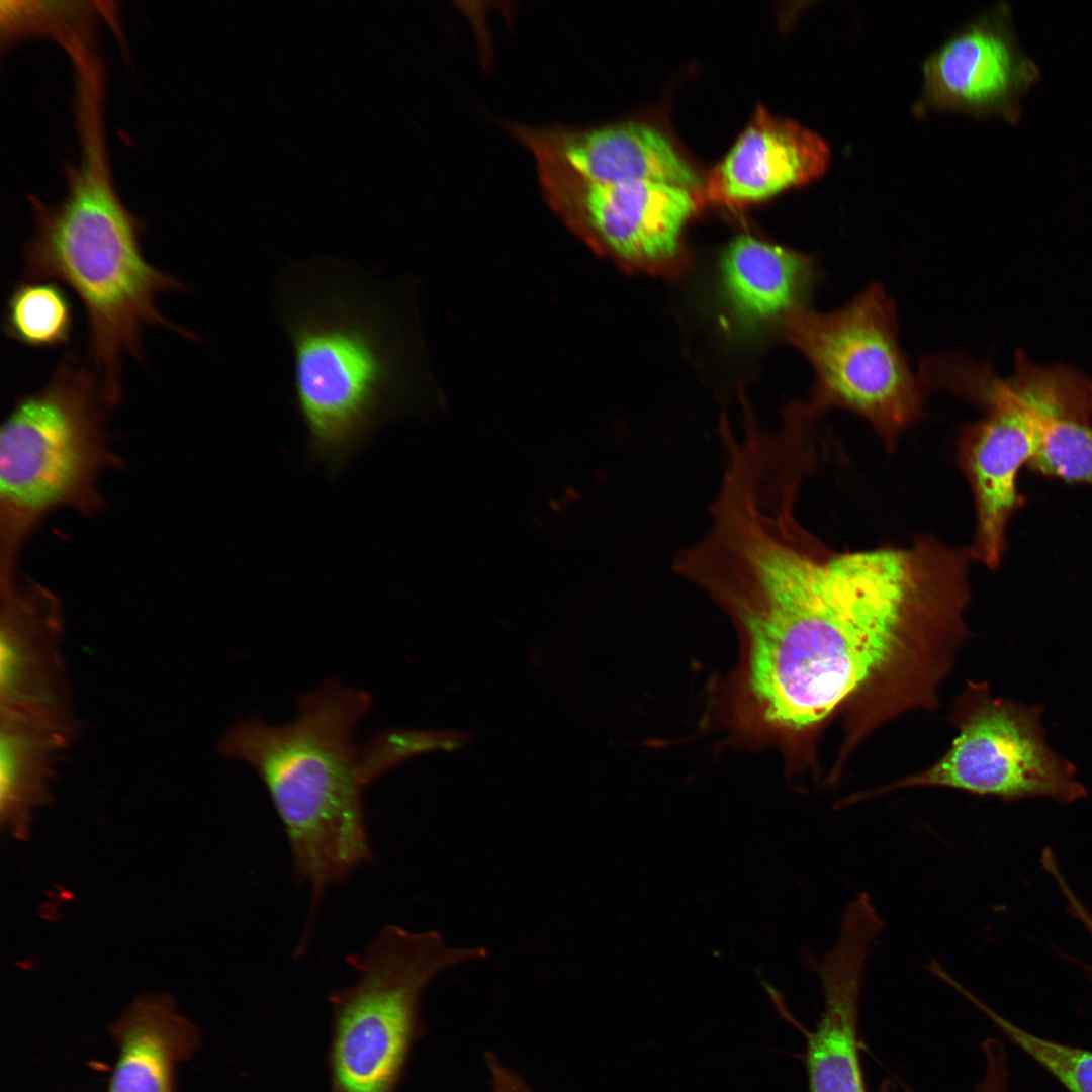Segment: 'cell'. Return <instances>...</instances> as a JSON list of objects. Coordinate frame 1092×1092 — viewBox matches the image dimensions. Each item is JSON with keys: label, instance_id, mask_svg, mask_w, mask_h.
I'll list each match as a JSON object with an SVG mask.
<instances>
[{"label": "cell", "instance_id": "44dd1931", "mask_svg": "<svg viewBox=\"0 0 1092 1092\" xmlns=\"http://www.w3.org/2000/svg\"><path fill=\"white\" fill-rule=\"evenodd\" d=\"M963 995L1017 1046L1041 1065L1070 1092H1092V1051L1073 1048L1036 1036L988 1007L974 994Z\"/></svg>", "mask_w": 1092, "mask_h": 1092}, {"label": "cell", "instance_id": "ffe728a7", "mask_svg": "<svg viewBox=\"0 0 1092 1092\" xmlns=\"http://www.w3.org/2000/svg\"><path fill=\"white\" fill-rule=\"evenodd\" d=\"M1039 476L1092 486V427L1090 422L1057 419L1051 422L1026 465Z\"/></svg>", "mask_w": 1092, "mask_h": 1092}, {"label": "cell", "instance_id": "e0dca14e", "mask_svg": "<svg viewBox=\"0 0 1092 1092\" xmlns=\"http://www.w3.org/2000/svg\"><path fill=\"white\" fill-rule=\"evenodd\" d=\"M118 1058L106 1092H175L177 1065L199 1044L168 995L138 997L109 1028Z\"/></svg>", "mask_w": 1092, "mask_h": 1092}, {"label": "cell", "instance_id": "d6986e66", "mask_svg": "<svg viewBox=\"0 0 1092 1092\" xmlns=\"http://www.w3.org/2000/svg\"><path fill=\"white\" fill-rule=\"evenodd\" d=\"M74 313L64 289L49 280H29L14 286L7 301L4 329L13 340L33 348L67 344Z\"/></svg>", "mask_w": 1092, "mask_h": 1092}, {"label": "cell", "instance_id": "5b68a950", "mask_svg": "<svg viewBox=\"0 0 1092 1092\" xmlns=\"http://www.w3.org/2000/svg\"><path fill=\"white\" fill-rule=\"evenodd\" d=\"M114 405L74 352L46 386L17 399L0 431L1 582L15 578L22 545L44 516L98 509L99 477L118 462L105 426Z\"/></svg>", "mask_w": 1092, "mask_h": 1092}, {"label": "cell", "instance_id": "3957f363", "mask_svg": "<svg viewBox=\"0 0 1092 1092\" xmlns=\"http://www.w3.org/2000/svg\"><path fill=\"white\" fill-rule=\"evenodd\" d=\"M79 160L66 170L64 198L48 205L30 197L34 231L24 246L29 280H59L83 303L90 356L109 397L122 396L121 363L143 359L146 326L192 333L169 322L157 298L184 285L151 265L141 248L142 225L121 202L111 178L103 103L85 99L75 106Z\"/></svg>", "mask_w": 1092, "mask_h": 1092}, {"label": "cell", "instance_id": "9a60e30c", "mask_svg": "<svg viewBox=\"0 0 1092 1092\" xmlns=\"http://www.w3.org/2000/svg\"><path fill=\"white\" fill-rule=\"evenodd\" d=\"M718 269L725 311L748 335L784 328L790 313L805 306L816 279L809 255L750 234L728 243Z\"/></svg>", "mask_w": 1092, "mask_h": 1092}, {"label": "cell", "instance_id": "8fae6325", "mask_svg": "<svg viewBox=\"0 0 1092 1092\" xmlns=\"http://www.w3.org/2000/svg\"><path fill=\"white\" fill-rule=\"evenodd\" d=\"M1035 62L1020 49L1004 4L976 18L934 51L923 65L914 113L954 111L1010 123L1021 100L1039 80Z\"/></svg>", "mask_w": 1092, "mask_h": 1092}, {"label": "cell", "instance_id": "603a6c76", "mask_svg": "<svg viewBox=\"0 0 1092 1092\" xmlns=\"http://www.w3.org/2000/svg\"><path fill=\"white\" fill-rule=\"evenodd\" d=\"M985 1070L975 1092H1010L1007 1056L1004 1045L997 1039L988 1038L982 1044ZM898 1092H914L902 1082H897ZM886 1092H896L891 1086Z\"/></svg>", "mask_w": 1092, "mask_h": 1092}, {"label": "cell", "instance_id": "5bb4252c", "mask_svg": "<svg viewBox=\"0 0 1092 1092\" xmlns=\"http://www.w3.org/2000/svg\"><path fill=\"white\" fill-rule=\"evenodd\" d=\"M830 162L827 144L763 106L753 115L724 159L711 172L706 200L742 208L820 178Z\"/></svg>", "mask_w": 1092, "mask_h": 1092}, {"label": "cell", "instance_id": "30bf717a", "mask_svg": "<svg viewBox=\"0 0 1092 1092\" xmlns=\"http://www.w3.org/2000/svg\"><path fill=\"white\" fill-rule=\"evenodd\" d=\"M947 752L930 767L876 791L946 787L1005 801L1048 797L1070 803L1087 795L1074 765L1048 745L1041 706L978 695Z\"/></svg>", "mask_w": 1092, "mask_h": 1092}, {"label": "cell", "instance_id": "7c38bea8", "mask_svg": "<svg viewBox=\"0 0 1092 1092\" xmlns=\"http://www.w3.org/2000/svg\"><path fill=\"white\" fill-rule=\"evenodd\" d=\"M60 601L32 580L1 586L0 709L75 733Z\"/></svg>", "mask_w": 1092, "mask_h": 1092}, {"label": "cell", "instance_id": "277c9868", "mask_svg": "<svg viewBox=\"0 0 1092 1092\" xmlns=\"http://www.w3.org/2000/svg\"><path fill=\"white\" fill-rule=\"evenodd\" d=\"M371 704L366 692L327 679L298 698L291 721L248 718L218 742L221 755L248 764L266 788L313 909L331 886L374 858L355 738Z\"/></svg>", "mask_w": 1092, "mask_h": 1092}, {"label": "cell", "instance_id": "2e32d148", "mask_svg": "<svg viewBox=\"0 0 1092 1092\" xmlns=\"http://www.w3.org/2000/svg\"><path fill=\"white\" fill-rule=\"evenodd\" d=\"M872 945L864 933L843 930L818 966L823 1012L807 1041L811 1092H866L858 1056V1014Z\"/></svg>", "mask_w": 1092, "mask_h": 1092}, {"label": "cell", "instance_id": "4fadbf2b", "mask_svg": "<svg viewBox=\"0 0 1092 1092\" xmlns=\"http://www.w3.org/2000/svg\"><path fill=\"white\" fill-rule=\"evenodd\" d=\"M511 129L531 150L537 172L597 184L653 182L699 188L694 168L662 131L647 123L592 128L517 124Z\"/></svg>", "mask_w": 1092, "mask_h": 1092}, {"label": "cell", "instance_id": "52a82bcc", "mask_svg": "<svg viewBox=\"0 0 1092 1092\" xmlns=\"http://www.w3.org/2000/svg\"><path fill=\"white\" fill-rule=\"evenodd\" d=\"M486 957L481 946L453 947L435 930L383 926L349 958L356 980L329 994L330 1092H394L426 986L452 967Z\"/></svg>", "mask_w": 1092, "mask_h": 1092}, {"label": "cell", "instance_id": "8992f818", "mask_svg": "<svg viewBox=\"0 0 1092 1092\" xmlns=\"http://www.w3.org/2000/svg\"><path fill=\"white\" fill-rule=\"evenodd\" d=\"M932 378L936 386L984 410V418L964 429L959 457L976 509L969 550L973 560L996 569L1006 551L1008 523L1025 504L1017 487L1020 469L1051 422L1091 421L1092 379L1067 365L1036 364L1020 350L1008 378L999 377L987 363L962 356L940 357Z\"/></svg>", "mask_w": 1092, "mask_h": 1092}, {"label": "cell", "instance_id": "ac0fdd59", "mask_svg": "<svg viewBox=\"0 0 1092 1092\" xmlns=\"http://www.w3.org/2000/svg\"><path fill=\"white\" fill-rule=\"evenodd\" d=\"M72 739L38 719L0 709V822L14 838L28 837L34 811L52 800L56 763Z\"/></svg>", "mask_w": 1092, "mask_h": 1092}, {"label": "cell", "instance_id": "ba28073f", "mask_svg": "<svg viewBox=\"0 0 1092 1092\" xmlns=\"http://www.w3.org/2000/svg\"><path fill=\"white\" fill-rule=\"evenodd\" d=\"M784 330L815 373L811 397L800 404L809 419L831 407L851 411L891 449L920 418L923 382L899 346L895 305L880 284L832 312L802 306L790 313Z\"/></svg>", "mask_w": 1092, "mask_h": 1092}, {"label": "cell", "instance_id": "7a4b0ae2", "mask_svg": "<svg viewBox=\"0 0 1092 1092\" xmlns=\"http://www.w3.org/2000/svg\"><path fill=\"white\" fill-rule=\"evenodd\" d=\"M274 307L315 455L338 465L415 395L417 355L397 288L331 255L292 261Z\"/></svg>", "mask_w": 1092, "mask_h": 1092}, {"label": "cell", "instance_id": "7402d4cb", "mask_svg": "<svg viewBox=\"0 0 1092 1092\" xmlns=\"http://www.w3.org/2000/svg\"><path fill=\"white\" fill-rule=\"evenodd\" d=\"M472 735L463 730L390 729L361 747L360 770L365 785L412 757L463 748Z\"/></svg>", "mask_w": 1092, "mask_h": 1092}, {"label": "cell", "instance_id": "9c48e42d", "mask_svg": "<svg viewBox=\"0 0 1092 1092\" xmlns=\"http://www.w3.org/2000/svg\"><path fill=\"white\" fill-rule=\"evenodd\" d=\"M543 195L564 224L622 269L672 278L690 266L685 231L703 199L669 184L588 183L538 173Z\"/></svg>", "mask_w": 1092, "mask_h": 1092}, {"label": "cell", "instance_id": "cb8c5ba5", "mask_svg": "<svg viewBox=\"0 0 1092 1092\" xmlns=\"http://www.w3.org/2000/svg\"><path fill=\"white\" fill-rule=\"evenodd\" d=\"M488 1068L494 1092H531L514 1073L495 1059H488Z\"/></svg>", "mask_w": 1092, "mask_h": 1092}, {"label": "cell", "instance_id": "6da1fadb", "mask_svg": "<svg viewBox=\"0 0 1092 1092\" xmlns=\"http://www.w3.org/2000/svg\"><path fill=\"white\" fill-rule=\"evenodd\" d=\"M969 549L931 535L837 552L795 524L741 576L749 686L769 724L813 728L888 680L921 639L956 631L970 599Z\"/></svg>", "mask_w": 1092, "mask_h": 1092}]
</instances>
